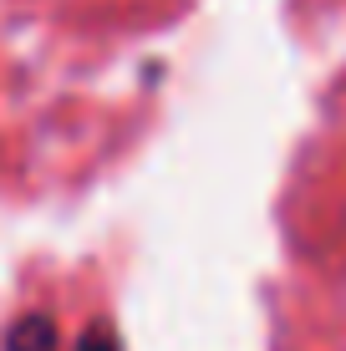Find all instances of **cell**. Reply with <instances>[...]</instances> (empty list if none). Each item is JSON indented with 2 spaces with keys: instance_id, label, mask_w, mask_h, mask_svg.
<instances>
[{
  "instance_id": "6da1fadb",
  "label": "cell",
  "mask_w": 346,
  "mask_h": 351,
  "mask_svg": "<svg viewBox=\"0 0 346 351\" xmlns=\"http://www.w3.org/2000/svg\"><path fill=\"white\" fill-rule=\"evenodd\" d=\"M5 351H56V326L46 316H21L5 336Z\"/></svg>"
},
{
  "instance_id": "7a4b0ae2",
  "label": "cell",
  "mask_w": 346,
  "mask_h": 351,
  "mask_svg": "<svg viewBox=\"0 0 346 351\" xmlns=\"http://www.w3.org/2000/svg\"><path fill=\"white\" fill-rule=\"evenodd\" d=\"M77 351H123V346H117V336L107 331V326H92V331L77 341Z\"/></svg>"
}]
</instances>
